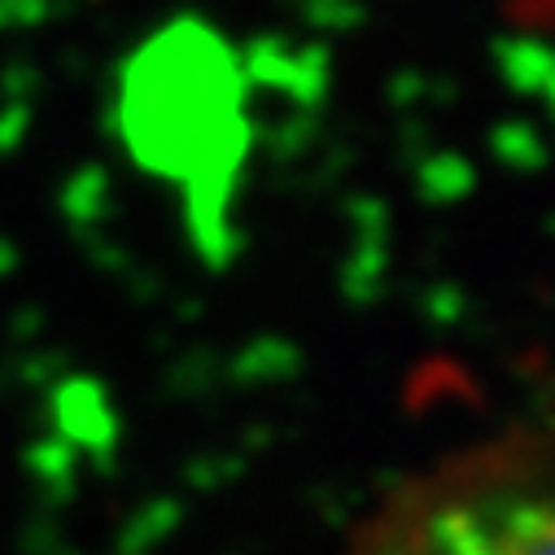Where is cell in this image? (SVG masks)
<instances>
[{
    "label": "cell",
    "mask_w": 555,
    "mask_h": 555,
    "mask_svg": "<svg viewBox=\"0 0 555 555\" xmlns=\"http://www.w3.org/2000/svg\"><path fill=\"white\" fill-rule=\"evenodd\" d=\"M350 555H555V425L442 460L376 512Z\"/></svg>",
    "instance_id": "cell-1"
},
{
    "label": "cell",
    "mask_w": 555,
    "mask_h": 555,
    "mask_svg": "<svg viewBox=\"0 0 555 555\" xmlns=\"http://www.w3.org/2000/svg\"><path fill=\"white\" fill-rule=\"evenodd\" d=\"M499 10L516 31L555 36V0H499Z\"/></svg>",
    "instance_id": "cell-2"
}]
</instances>
